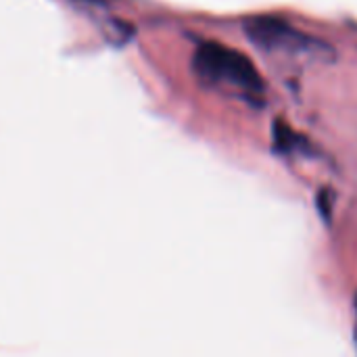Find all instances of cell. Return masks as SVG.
Segmentation results:
<instances>
[{
	"instance_id": "6da1fadb",
	"label": "cell",
	"mask_w": 357,
	"mask_h": 357,
	"mask_svg": "<svg viewBox=\"0 0 357 357\" xmlns=\"http://www.w3.org/2000/svg\"><path fill=\"white\" fill-rule=\"evenodd\" d=\"M195 73L213 86H230L247 94H261L264 79L253 63L238 50L218 44L203 42L192 56Z\"/></svg>"
},
{
	"instance_id": "7a4b0ae2",
	"label": "cell",
	"mask_w": 357,
	"mask_h": 357,
	"mask_svg": "<svg viewBox=\"0 0 357 357\" xmlns=\"http://www.w3.org/2000/svg\"><path fill=\"white\" fill-rule=\"evenodd\" d=\"M245 31L251 38L255 46H261L266 50H310L312 46H320L314 38L297 31L287 21L274 19V17H253L245 21Z\"/></svg>"
},
{
	"instance_id": "3957f363",
	"label": "cell",
	"mask_w": 357,
	"mask_h": 357,
	"mask_svg": "<svg viewBox=\"0 0 357 357\" xmlns=\"http://www.w3.org/2000/svg\"><path fill=\"white\" fill-rule=\"evenodd\" d=\"M356 341H357V299H356Z\"/></svg>"
}]
</instances>
